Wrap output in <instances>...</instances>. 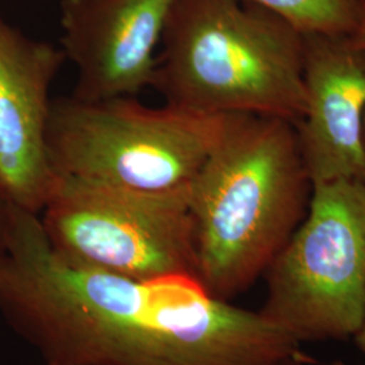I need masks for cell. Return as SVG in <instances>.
Segmentation results:
<instances>
[{
    "label": "cell",
    "mask_w": 365,
    "mask_h": 365,
    "mask_svg": "<svg viewBox=\"0 0 365 365\" xmlns=\"http://www.w3.org/2000/svg\"><path fill=\"white\" fill-rule=\"evenodd\" d=\"M0 317L49 365H274L299 342L191 274L135 280L73 267L14 206Z\"/></svg>",
    "instance_id": "1"
},
{
    "label": "cell",
    "mask_w": 365,
    "mask_h": 365,
    "mask_svg": "<svg viewBox=\"0 0 365 365\" xmlns=\"http://www.w3.org/2000/svg\"><path fill=\"white\" fill-rule=\"evenodd\" d=\"M312 190L292 122L226 114L188 187L196 277L207 292L230 302L264 276L304 220Z\"/></svg>",
    "instance_id": "2"
},
{
    "label": "cell",
    "mask_w": 365,
    "mask_h": 365,
    "mask_svg": "<svg viewBox=\"0 0 365 365\" xmlns=\"http://www.w3.org/2000/svg\"><path fill=\"white\" fill-rule=\"evenodd\" d=\"M152 88L196 113L295 123L306 110L304 34L248 0H173Z\"/></svg>",
    "instance_id": "3"
},
{
    "label": "cell",
    "mask_w": 365,
    "mask_h": 365,
    "mask_svg": "<svg viewBox=\"0 0 365 365\" xmlns=\"http://www.w3.org/2000/svg\"><path fill=\"white\" fill-rule=\"evenodd\" d=\"M225 115L135 96L53 99L48 153L56 176L140 192L187 190L221 137Z\"/></svg>",
    "instance_id": "4"
},
{
    "label": "cell",
    "mask_w": 365,
    "mask_h": 365,
    "mask_svg": "<svg viewBox=\"0 0 365 365\" xmlns=\"http://www.w3.org/2000/svg\"><path fill=\"white\" fill-rule=\"evenodd\" d=\"M264 277L260 313L298 342L353 337L365 318V185L313 184L307 214Z\"/></svg>",
    "instance_id": "5"
},
{
    "label": "cell",
    "mask_w": 365,
    "mask_h": 365,
    "mask_svg": "<svg viewBox=\"0 0 365 365\" xmlns=\"http://www.w3.org/2000/svg\"><path fill=\"white\" fill-rule=\"evenodd\" d=\"M39 220L73 267L135 280L196 277L188 188L153 194L57 176Z\"/></svg>",
    "instance_id": "6"
},
{
    "label": "cell",
    "mask_w": 365,
    "mask_h": 365,
    "mask_svg": "<svg viewBox=\"0 0 365 365\" xmlns=\"http://www.w3.org/2000/svg\"><path fill=\"white\" fill-rule=\"evenodd\" d=\"M66 61L60 46L29 37L0 15V191L37 215L57 182L48 126L53 83Z\"/></svg>",
    "instance_id": "7"
},
{
    "label": "cell",
    "mask_w": 365,
    "mask_h": 365,
    "mask_svg": "<svg viewBox=\"0 0 365 365\" xmlns=\"http://www.w3.org/2000/svg\"><path fill=\"white\" fill-rule=\"evenodd\" d=\"M173 0H61V51L76 69L72 96L103 101L152 88Z\"/></svg>",
    "instance_id": "8"
},
{
    "label": "cell",
    "mask_w": 365,
    "mask_h": 365,
    "mask_svg": "<svg viewBox=\"0 0 365 365\" xmlns=\"http://www.w3.org/2000/svg\"><path fill=\"white\" fill-rule=\"evenodd\" d=\"M304 87L294 126L312 184L361 179L364 46L353 36L304 34Z\"/></svg>",
    "instance_id": "9"
},
{
    "label": "cell",
    "mask_w": 365,
    "mask_h": 365,
    "mask_svg": "<svg viewBox=\"0 0 365 365\" xmlns=\"http://www.w3.org/2000/svg\"><path fill=\"white\" fill-rule=\"evenodd\" d=\"M284 18L303 34L354 36L363 0H248Z\"/></svg>",
    "instance_id": "10"
},
{
    "label": "cell",
    "mask_w": 365,
    "mask_h": 365,
    "mask_svg": "<svg viewBox=\"0 0 365 365\" xmlns=\"http://www.w3.org/2000/svg\"><path fill=\"white\" fill-rule=\"evenodd\" d=\"M14 205L0 191V257L7 252L11 225H13Z\"/></svg>",
    "instance_id": "11"
},
{
    "label": "cell",
    "mask_w": 365,
    "mask_h": 365,
    "mask_svg": "<svg viewBox=\"0 0 365 365\" xmlns=\"http://www.w3.org/2000/svg\"><path fill=\"white\" fill-rule=\"evenodd\" d=\"M356 41L360 43V45H363L365 48V1L363 0V11H361V18H360V24H359V27H357V30H356V33H354V36H353Z\"/></svg>",
    "instance_id": "12"
},
{
    "label": "cell",
    "mask_w": 365,
    "mask_h": 365,
    "mask_svg": "<svg viewBox=\"0 0 365 365\" xmlns=\"http://www.w3.org/2000/svg\"><path fill=\"white\" fill-rule=\"evenodd\" d=\"M353 339H354L357 348L365 354V318L363 321V325L359 329V331L353 336Z\"/></svg>",
    "instance_id": "13"
},
{
    "label": "cell",
    "mask_w": 365,
    "mask_h": 365,
    "mask_svg": "<svg viewBox=\"0 0 365 365\" xmlns=\"http://www.w3.org/2000/svg\"><path fill=\"white\" fill-rule=\"evenodd\" d=\"M274 365H306V363H304V357L302 356V353H298V354L287 357L283 361Z\"/></svg>",
    "instance_id": "14"
},
{
    "label": "cell",
    "mask_w": 365,
    "mask_h": 365,
    "mask_svg": "<svg viewBox=\"0 0 365 365\" xmlns=\"http://www.w3.org/2000/svg\"><path fill=\"white\" fill-rule=\"evenodd\" d=\"M361 148H363V175L360 180L365 185V114L364 120H363V133H361Z\"/></svg>",
    "instance_id": "15"
},
{
    "label": "cell",
    "mask_w": 365,
    "mask_h": 365,
    "mask_svg": "<svg viewBox=\"0 0 365 365\" xmlns=\"http://www.w3.org/2000/svg\"><path fill=\"white\" fill-rule=\"evenodd\" d=\"M41 365H49V364H46V363H42V364Z\"/></svg>",
    "instance_id": "16"
},
{
    "label": "cell",
    "mask_w": 365,
    "mask_h": 365,
    "mask_svg": "<svg viewBox=\"0 0 365 365\" xmlns=\"http://www.w3.org/2000/svg\"><path fill=\"white\" fill-rule=\"evenodd\" d=\"M364 1H365V0H364Z\"/></svg>",
    "instance_id": "17"
}]
</instances>
